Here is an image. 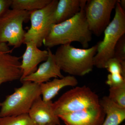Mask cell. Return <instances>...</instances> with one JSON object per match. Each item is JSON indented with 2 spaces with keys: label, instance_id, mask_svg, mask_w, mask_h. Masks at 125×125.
<instances>
[{
  "label": "cell",
  "instance_id": "obj_1",
  "mask_svg": "<svg viewBox=\"0 0 125 125\" xmlns=\"http://www.w3.org/2000/svg\"><path fill=\"white\" fill-rule=\"evenodd\" d=\"M85 5L72 18L52 25L43 42L45 47L50 48L58 45L71 44L73 42H78L84 49L88 48L89 42L92 40V33L85 19Z\"/></svg>",
  "mask_w": 125,
  "mask_h": 125
},
{
  "label": "cell",
  "instance_id": "obj_2",
  "mask_svg": "<svg viewBox=\"0 0 125 125\" xmlns=\"http://www.w3.org/2000/svg\"><path fill=\"white\" fill-rule=\"evenodd\" d=\"M97 44L87 49L76 48L71 44L60 45L54 54L61 70L72 76H83L93 70Z\"/></svg>",
  "mask_w": 125,
  "mask_h": 125
},
{
  "label": "cell",
  "instance_id": "obj_3",
  "mask_svg": "<svg viewBox=\"0 0 125 125\" xmlns=\"http://www.w3.org/2000/svg\"><path fill=\"white\" fill-rule=\"evenodd\" d=\"M102 41L97 45V49L94 58V66L105 69L107 61L114 57V50L117 43L125 33V12L117 0L115 7V15L104 31Z\"/></svg>",
  "mask_w": 125,
  "mask_h": 125
},
{
  "label": "cell",
  "instance_id": "obj_4",
  "mask_svg": "<svg viewBox=\"0 0 125 125\" xmlns=\"http://www.w3.org/2000/svg\"><path fill=\"white\" fill-rule=\"evenodd\" d=\"M22 85L0 103V117L28 114L34 101L41 95L40 84L30 81L21 82Z\"/></svg>",
  "mask_w": 125,
  "mask_h": 125
},
{
  "label": "cell",
  "instance_id": "obj_5",
  "mask_svg": "<svg viewBox=\"0 0 125 125\" xmlns=\"http://www.w3.org/2000/svg\"><path fill=\"white\" fill-rule=\"evenodd\" d=\"M100 105L98 96L85 85L70 90L53 103L54 113L58 116Z\"/></svg>",
  "mask_w": 125,
  "mask_h": 125
},
{
  "label": "cell",
  "instance_id": "obj_6",
  "mask_svg": "<svg viewBox=\"0 0 125 125\" xmlns=\"http://www.w3.org/2000/svg\"><path fill=\"white\" fill-rule=\"evenodd\" d=\"M30 11L9 9L0 16V43H7L14 48L23 43L26 32L23 24L30 20Z\"/></svg>",
  "mask_w": 125,
  "mask_h": 125
},
{
  "label": "cell",
  "instance_id": "obj_7",
  "mask_svg": "<svg viewBox=\"0 0 125 125\" xmlns=\"http://www.w3.org/2000/svg\"><path fill=\"white\" fill-rule=\"evenodd\" d=\"M58 1L52 0L43 9L30 11L31 27L25 33L23 43L33 42L38 48L42 46L44 39L54 24L53 14Z\"/></svg>",
  "mask_w": 125,
  "mask_h": 125
},
{
  "label": "cell",
  "instance_id": "obj_8",
  "mask_svg": "<svg viewBox=\"0 0 125 125\" xmlns=\"http://www.w3.org/2000/svg\"><path fill=\"white\" fill-rule=\"evenodd\" d=\"M117 0H87L84 8L86 22L92 33L99 36L110 22Z\"/></svg>",
  "mask_w": 125,
  "mask_h": 125
},
{
  "label": "cell",
  "instance_id": "obj_9",
  "mask_svg": "<svg viewBox=\"0 0 125 125\" xmlns=\"http://www.w3.org/2000/svg\"><path fill=\"white\" fill-rule=\"evenodd\" d=\"M106 116L101 105L58 116L66 125H102Z\"/></svg>",
  "mask_w": 125,
  "mask_h": 125
},
{
  "label": "cell",
  "instance_id": "obj_10",
  "mask_svg": "<svg viewBox=\"0 0 125 125\" xmlns=\"http://www.w3.org/2000/svg\"><path fill=\"white\" fill-rule=\"evenodd\" d=\"M53 103L44 102L41 96L34 101L28 114L36 125H61L60 118L54 113Z\"/></svg>",
  "mask_w": 125,
  "mask_h": 125
},
{
  "label": "cell",
  "instance_id": "obj_11",
  "mask_svg": "<svg viewBox=\"0 0 125 125\" xmlns=\"http://www.w3.org/2000/svg\"><path fill=\"white\" fill-rule=\"evenodd\" d=\"M48 56L46 61L39 66L35 72L30 74L20 81H30L40 84L49 81L52 78H62L64 76L60 67L56 63L54 54L50 48H48Z\"/></svg>",
  "mask_w": 125,
  "mask_h": 125
},
{
  "label": "cell",
  "instance_id": "obj_12",
  "mask_svg": "<svg viewBox=\"0 0 125 125\" xmlns=\"http://www.w3.org/2000/svg\"><path fill=\"white\" fill-rule=\"evenodd\" d=\"M25 44L26 45V49L22 56V60L20 67L22 75L20 81L36 71L38 65L40 62L46 61L48 56L47 50H40L33 42Z\"/></svg>",
  "mask_w": 125,
  "mask_h": 125
},
{
  "label": "cell",
  "instance_id": "obj_13",
  "mask_svg": "<svg viewBox=\"0 0 125 125\" xmlns=\"http://www.w3.org/2000/svg\"><path fill=\"white\" fill-rule=\"evenodd\" d=\"M21 58L8 52H0V85L20 79L22 75L20 67Z\"/></svg>",
  "mask_w": 125,
  "mask_h": 125
},
{
  "label": "cell",
  "instance_id": "obj_14",
  "mask_svg": "<svg viewBox=\"0 0 125 125\" xmlns=\"http://www.w3.org/2000/svg\"><path fill=\"white\" fill-rule=\"evenodd\" d=\"M87 0H60L53 14L54 24H57L69 19L78 13Z\"/></svg>",
  "mask_w": 125,
  "mask_h": 125
},
{
  "label": "cell",
  "instance_id": "obj_15",
  "mask_svg": "<svg viewBox=\"0 0 125 125\" xmlns=\"http://www.w3.org/2000/svg\"><path fill=\"white\" fill-rule=\"evenodd\" d=\"M78 84L77 79L71 75L60 79L55 78L51 81L41 84L40 89L42 100L45 102L51 101L62 88L66 86L74 87Z\"/></svg>",
  "mask_w": 125,
  "mask_h": 125
},
{
  "label": "cell",
  "instance_id": "obj_16",
  "mask_svg": "<svg viewBox=\"0 0 125 125\" xmlns=\"http://www.w3.org/2000/svg\"><path fill=\"white\" fill-rule=\"evenodd\" d=\"M100 104L106 114L102 125H119L125 120V108L112 102L108 96L100 99Z\"/></svg>",
  "mask_w": 125,
  "mask_h": 125
},
{
  "label": "cell",
  "instance_id": "obj_17",
  "mask_svg": "<svg viewBox=\"0 0 125 125\" xmlns=\"http://www.w3.org/2000/svg\"><path fill=\"white\" fill-rule=\"evenodd\" d=\"M52 0H12L11 9L31 11L42 9Z\"/></svg>",
  "mask_w": 125,
  "mask_h": 125
},
{
  "label": "cell",
  "instance_id": "obj_18",
  "mask_svg": "<svg viewBox=\"0 0 125 125\" xmlns=\"http://www.w3.org/2000/svg\"><path fill=\"white\" fill-rule=\"evenodd\" d=\"M0 125H36L28 114L0 117Z\"/></svg>",
  "mask_w": 125,
  "mask_h": 125
},
{
  "label": "cell",
  "instance_id": "obj_19",
  "mask_svg": "<svg viewBox=\"0 0 125 125\" xmlns=\"http://www.w3.org/2000/svg\"><path fill=\"white\" fill-rule=\"evenodd\" d=\"M108 97L114 103L125 108V85L110 88Z\"/></svg>",
  "mask_w": 125,
  "mask_h": 125
},
{
  "label": "cell",
  "instance_id": "obj_20",
  "mask_svg": "<svg viewBox=\"0 0 125 125\" xmlns=\"http://www.w3.org/2000/svg\"><path fill=\"white\" fill-rule=\"evenodd\" d=\"M110 73L121 74L125 78V61H122L113 57L107 61L105 65Z\"/></svg>",
  "mask_w": 125,
  "mask_h": 125
},
{
  "label": "cell",
  "instance_id": "obj_21",
  "mask_svg": "<svg viewBox=\"0 0 125 125\" xmlns=\"http://www.w3.org/2000/svg\"><path fill=\"white\" fill-rule=\"evenodd\" d=\"M106 83L110 88L120 87L125 85V78L121 74L109 73Z\"/></svg>",
  "mask_w": 125,
  "mask_h": 125
},
{
  "label": "cell",
  "instance_id": "obj_22",
  "mask_svg": "<svg viewBox=\"0 0 125 125\" xmlns=\"http://www.w3.org/2000/svg\"><path fill=\"white\" fill-rule=\"evenodd\" d=\"M114 57L125 61V35H123L118 40L114 50Z\"/></svg>",
  "mask_w": 125,
  "mask_h": 125
},
{
  "label": "cell",
  "instance_id": "obj_23",
  "mask_svg": "<svg viewBox=\"0 0 125 125\" xmlns=\"http://www.w3.org/2000/svg\"><path fill=\"white\" fill-rule=\"evenodd\" d=\"M12 0H0V16L10 7Z\"/></svg>",
  "mask_w": 125,
  "mask_h": 125
},
{
  "label": "cell",
  "instance_id": "obj_24",
  "mask_svg": "<svg viewBox=\"0 0 125 125\" xmlns=\"http://www.w3.org/2000/svg\"><path fill=\"white\" fill-rule=\"evenodd\" d=\"M12 50H10L7 43H0V52L11 53Z\"/></svg>",
  "mask_w": 125,
  "mask_h": 125
},
{
  "label": "cell",
  "instance_id": "obj_25",
  "mask_svg": "<svg viewBox=\"0 0 125 125\" xmlns=\"http://www.w3.org/2000/svg\"><path fill=\"white\" fill-rule=\"evenodd\" d=\"M118 2L120 5L123 10H125V0H118Z\"/></svg>",
  "mask_w": 125,
  "mask_h": 125
},
{
  "label": "cell",
  "instance_id": "obj_26",
  "mask_svg": "<svg viewBox=\"0 0 125 125\" xmlns=\"http://www.w3.org/2000/svg\"></svg>",
  "mask_w": 125,
  "mask_h": 125
}]
</instances>
